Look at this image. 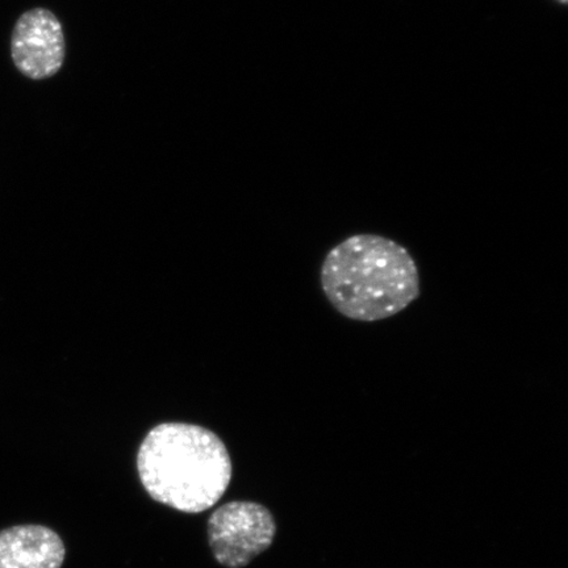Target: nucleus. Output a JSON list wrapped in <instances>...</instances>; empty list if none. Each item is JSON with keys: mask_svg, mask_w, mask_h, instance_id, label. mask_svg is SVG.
<instances>
[{"mask_svg": "<svg viewBox=\"0 0 568 568\" xmlns=\"http://www.w3.org/2000/svg\"><path fill=\"white\" fill-rule=\"evenodd\" d=\"M67 549L42 525H17L0 531V568H61Z\"/></svg>", "mask_w": 568, "mask_h": 568, "instance_id": "5", "label": "nucleus"}, {"mask_svg": "<svg viewBox=\"0 0 568 568\" xmlns=\"http://www.w3.org/2000/svg\"><path fill=\"white\" fill-rule=\"evenodd\" d=\"M322 286L341 315L358 322L399 314L420 295L412 255L374 234H358L333 247L322 267Z\"/></svg>", "mask_w": 568, "mask_h": 568, "instance_id": "2", "label": "nucleus"}, {"mask_svg": "<svg viewBox=\"0 0 568 568\" xmlns=\"http://www.w3.org/2000/svg\"><path fill=\"white\" fill-rule=\"evenodd\" d=\"M138 468L155 501L184 514L215 506L232 479V460L222 439L193 424L155 426L140 446Z\"/></svg>", "mask_w": 568, "mask_h": 568, "instance_id": "1", "label": "nucleus"}, {"mask_svg": "<svg viewBox=\"0 0 568 568\" xmlns=\"http://www.w3.org/2000/svg\"><path fill=\"white\" fill-rule=\"evenodd\" d=\"M558 2L562 3V4H566L567 3V0H558Z\"/></svg>", "mask_w": 568, "mask_h": 568, "instance_id": "6", "label": "nucleus"}, {"mask_svg": "<svg viewBox=\"0 0 568 568\" xmlns=\"http://www.w3.org/2000/svg\"><path fill=\"white\" fill-rule=\"evenodd\" d=\"M11 55L21 74L34 81L59 73L65 60V36L52 11L34 9L23 13L13 28Z\"/></svg>", "mask_w": 568, "mask_h": 568, "instance_id": "4", "label": "nucleus"}, {"mask_svg": "<svg viewBox=\"0 0 568 568\" xmlns=\"http://www.w3.org/2000/svg\"><path fill=\"white\" fill-rule=\"evenodd\" d=\"M274 516L261 504L233 501L224 504L209 520V539L217 562L229 568H243L274 542Z\"/></svg>", "mask_w": 568, "mask_h": 568, "instance_id": "3", "label": "nucleus"}]
</instances>
